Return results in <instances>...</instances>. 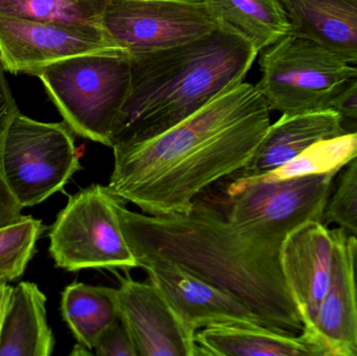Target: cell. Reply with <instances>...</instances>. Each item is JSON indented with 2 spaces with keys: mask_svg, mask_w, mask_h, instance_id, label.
I'll use <instances>...</instances> for the list:
<instances>
[{
  "mask_svg": "<svg viewBox=\"0 0 357 356\" xmlns=\"http://www.w3.org/2000/svg\"><path fill=\"white\" fill-rule=\"evenodd\" d=\"M270 113L258 88L241 83L157 137L113 153L108 187L146 215L187 212L206 188L247 164Z\"/></svg>",
  "mask_w": 357,
  "mask_h": 356,
  "instance_id": "1",
  "label": "cell"
},
{
  "mask_svg": "<svg viewBox=\"0 0 357 356\" xmlns=\"http://www.w3.org/2000/svg\"><path fill=\"white\" fill-rule=\"evenodd\" d=\"M121 228L139 265L174 263L247 305L264 327L287 336L304 322L281 265L282 242L253 235L225 212L195 202L187 212L151 215L119 205Z\"/></svg>",
  "mask_w": 357,
  "mask_h": 356,
  "instance_id": "2",
  "label": "cell"
},
{
  "mask_svg": "<svg viewBox=\"0 0 357 356\" xmlns=\"http://www.w3.org/2000/svg\"><path fill=\"white\" fill-rule=\"evenodd\" d=\"M258 52L225 29L130 54L131 84L111 133L113 153L149 141L243 83Z\"/></svg>",
  "mask_w": 357,
  "mask_h": 356,
  "instance_id": "3",
  "label": "cell"
},
{
  "mask_svg": "<svg viewBox=\"0 0 357 356\" xmlns=\"http://www.w3.org/2000/svg\"><path fill=\"white\" fill-rule=\"evenodd\" d=\"M47 95L71 131L110 148L111 133L131 84L130 54H90L38 71Z\"/></svg>",
  "mask_w": 357,
  "mask_h": 356,
  "instance_id": "4",
  "label": "cell"
},
{
  "mask_svg": "<svg viewBox=\"0 0 357 356\" xmlns=\"http://www.w3.org/2000/svg\"><path fill=\"white\" fill-rule=\"evenodd\" d=\"M256 87L271 111L304 114L333 110L357 67L310 40L287 35L261 50Z\"/></svg>",
  "mask_w": 357,
  "mask_h": 356,
  "instance_id": "5",
  "label": "cell"
},
{
  "mask_svg": "<svg viewBox=\"0 0 357 356\" xmlns=\"http://www.w3.org/2000/svg\"><path fill=\"white\" fill-rule=\"evenodd\" d=\"M121 202L100 184L71 196L50 228V253L56 267L68 272L140 268L121 228Z\"/></svg>",
  "mask_w": 357,
  "mask_h": 356,
  "instance_id": "6",
  "label": "cell"
},
{
  "mask_svg": "<svg viewBox=\"0 0 357 356\" xmlns=\"http://www.w3.org/2000/svg\"><path fill=\"white\" fill-rule=\"evenodd\" d=\"M79 169L73 132L66 123H43L18 113L6 135L3 173L21 208L61 192Z\"/></svg>",
  "mask_w": 357,
  "mask_h": 356,
  "instance_id": "7",
  "label": "cell"
},
{
  "mask_svg": "<svg viewBox=\"0 0 357 356\" xmlns=\"http://www.w3.org/2000/svg\"><path fill=\"white\" fill-rule=\"evenodd\" d=\"M339 173L261 181L233 178L227 188L226 217L253 235L284 242L293 230L310 221L323 222Z\"/></svg>",
  "mask_w": 357,
  "mask_h": 356,
  "instance_id": "8",
  "label": "cell"
},
{
  "mask_svg": "<svg viewBox=\"0 0 357 356\" xmlns=\"http://www.w3.org/2000/svg\"><path fill=\"white\" fill-rule=\"evenodd\" d=\"M100 26L129 54L173 47L218 29L203 0H107Z\"/></svg>",
  "mask_w": 357,
  "mask_h": 356,
  "instance_id": "9",
  "label": "cell"
},
{
  "mask_svg": "<svg viewBox=\"0 0 357 356\" xmlns=\"http://www.w3.org/2000/svg\"><path fill=\"white\" fill-rule=\"evenodd\" d=\"M121 52H127L98 25L40 22L0 15V62L13 75H35L48 65L73 56Z\"/></svg>",
  "mask_w": 357,
  "mask_h": 356,
  "instance_id": "10",
  "label": "cell"
},
{
  "mask_svg": "<svg viewBox=\"0 0 357 356\" xmlns=\"http://www.w3.org/2000/svg\"><path fill=\"white\" fill-rule=\"evenodd\" d=\"M140 268L146 270L151 281L192 334L216 325L264 327L247 305L174 263L156 259L144 261Z\"/></svg>",
  "mask_w": 357,
  "mask_h": 356,
  "instance_id": "11",
  "label": "cell"
},
{
  "mask_svg": "<svg viewBox=\"0 0 357 356\" xmlns=\"http://www.w3.org/2000/svg\"><path fill=\"white\" fill-rule=\"evenodd\" d=\"M119 315L129 328L138 356H197L195 334L180 321L158 288L119 276Z\"/></svg>",
  "mask_w": 357,
  "mask_h": 356,
  "instance_id": "12",
  "label": "cell"
},
{
  "mask_svg": "<svg viewBox=\"0 0 357 356\" xmlns=\"http://www.w3.org/2000/svg\"><path fill=\"white\" fill-rule=\"evenodd\" d=\"M333 275L314 325L303 334L323 356H357V236L333 229Z\"/></svg>",
  "mask_w": 357,
  "mask_h": 356,
  "instance_id": "13",
  "label": "cell"
},
{
  "mask_svg": "<svg viewBox=\"0 0 357 356\" xmlns=\"http://www.w3.org/2000/svg\"><path fill=\"white\" fill-rule=\"evenodd\" d=\"M333 252V229L321 221L307 222L296 228L281 246L283 275L303 320L304 330L314 325L331 288Z\"/></svg>",
  "mask_w": 357,
  "mask_h": 356,
  "instance_id": "14",
  "label": "cell"
},
{
  "mask_svg": "<svg viewBox=\"0 0 357 356\" xmlns=\"http://www.w3.org/2000/svg\"><path fill=\"white\" fill-rule=\"evenodd\" d=\"M347 133L333 110L304 114H282L271 123L247 164L233 178L266 175L291 161L316 142Z\"/></svg>",
  "mask_w": 357,
  "mask_h": 356,
  "instance_id": "15",
  "label": "cell"
},
{
  "mask_svg": "<svg viewBox=\"0 0 357 356\" xmlns=\"http://www.w3.org/2000/svg\"><path fill=\"white\" fill-rule=\"evenodd\" d=\"M289 35L310 40L357 64V0H278Z\"/></svg>",
  "mask_w": 357,
  "mask_h": 356,
  "instance_id": "16",
  "label": "cell"
},
{
  "mask_svg": "<svg viewBox=\"0 0 357 356\" xmlns=\"http://www.w3.org/2000/svg\"><path fill=\"white\" fill-rule=\"evenodd\" d=\"M46 296L33 282L13 288L0 334V356H50L56 345L47 321Z\"/></svg>",
  "mask_w": 357,
  "mask_h": 356,
  "instance_id": "17",
  "label": "cell"
},
{
  "mask_svg": "<svg viewBox=\"0 0 357 356\" xmlns=\"http://www.w3.org/2000/svg\"><path fill=\"white\" fill-rule=\"evenodd\" d=\"M195 342L199 355L323 356L303 332L287 336L258 326H210L195 334Z\"/></svg>",
  "mask_w": 357,
  "mask_h": 356,
  "instance_id": "18",
  "label": "cell"
},
{
  "mask_svg": "<svg viewBox=\"0 0 357 356\" xmlns=\"http://www.w3.org/2000/svg\"><path fill=\"white\" fill-rule=\"evenodd\" d=\"M218 27L243 38L261 52L289 35V23L278 0H203Z\"/></svg>",
  "mask_w": 357,
  "mask_h": 356,
  "instance_id": "19",
  "label": "cell"
},
{
  "mask_svg": "<svg viewBox=\"0 0 357 356\" xmlns=\"http://www.w3.org/2000/svg\"><path fill=\"white\" fill-rule=\"evenodd\" d=\"M61 311L77 344L91 353L100 332L119 316L117 288L73 282L63 291Z\"/></svg>",
  "mask_w": 357,
  "mask_h": 356,
  "instance_id": "20",
  "label": "cell"
},
{
  "mask_svg": "<svg viewBox=\"0 0 357 356\" xmlns=\"http://www.w3.org/2000/svg\"><path fill=\"white\" fill-rule=\"evenodd\" d=\"M357 156V131L321 140L306 148L278 169L258 177L247 179L261 181L291 179L306 176L340 173Z\"/></svg>",
  "mask_w": 357,
  "mask_h": 356,
  "instance_id": "21",
  "label": "cell"
},
{
  "mask_svg": "<svg viewBox=\"0 0 357 356\" xmlns=\"http://www.w3.org/2000/svg\"><path fill=\"white\" fill-rule=\"evenodd\" d=\"M106 1L107 0H0V15L40 22L100 26V18Z\"/></svg>",
  "mask_w": 357,
  "mask_h": 356,
  "instance_id": "22",
  "label": "cell"
},
{
  "mask_svg": "<svg viewBox=\"0 0 357 356\" xmlns=\"http://www.w3.org/2000/svg\"><path fill=\"white\" fill-rule=\"evenodd\" d=\"M43 230L40 219L23 215L0 226V284H8L23 275Z\"/></svg>",
  "mask_w": 357,
  "mask_h": 356,
  "instance_id": "23",
  "label": "cell"
},
{
  "mask_svg": "<svg viewBox=\"0 0 357 356\" xmlns=\"http://www.w3.org/2000/svg\"><path fill=\"white\" fill-rule=\"evenodd\" d=\"M342 171L339 181L333 184L335 189L327 202L323 223L333 224L357 236V156Z\"/></svg>",
  "mask_w": 357,
  "mask_h": 356,
  "instance_id": "24",
  "label": "cell"
},
{
  "mask_svg": "<svg viewBox=\"0 0 357 356\" xmlns=\"http://www.w3.org/2000/svg\"><path fill=\"white\" fill-rule=\"evenodd\" d=\"M19 110L6 77V69L0 62V226L17 221L23 209L13 198L3 173V153L6 135Z\"/></svg>",
  "mask_w": 357,
  "mask_h": 356,
  "instance_id": "25",
  "label": "cell"
},
{
  "mask_svg": "<svg viewBox=\"0 0 357 356\" xmlns=\"http://www.w3.org/2000/svg\"><path fill=\"white\" fill-rule=\"evenodd\" d=\"M92 351L98 356H138L129 328L121 315L100 332Z\"/></svg>",
  "mask_w": 357,
  "mask_h": 356,
  "instance_id": "26",
  "label": "cell"
},
{
  "mask_svg": "<svg viewBox=\"0 0 357 356\" xmlns=\"http://www.w3.org/2000/svg\"><path fill=\"white\" fill-rule=\"evenodd\" d=\"M333 110L339 113L346 131H357V75L339 94Z\"/></svg>",
  "mask_w": 357,
  "mask_h": 356,
  "instance_id": "27",
  "label": "cell"
},
{
  "mask_svg": "<svg viewBox=\"0 0 357 356\" xmlns=\"http://www.w3.org/2000/svg\"><path fill=\"white\" fill-rule=\"evenodd\" d=\"M12 292L13 286H8V284H0V334H1L8 305H10Z\"/></svg>",
  "mask_w": 357,
  "mask_h": 356,
  "instance_id": "28",
  "label": "cell"
}]
</instances>
